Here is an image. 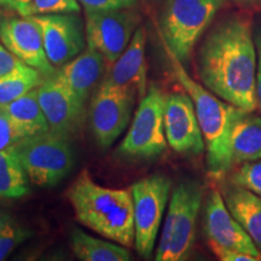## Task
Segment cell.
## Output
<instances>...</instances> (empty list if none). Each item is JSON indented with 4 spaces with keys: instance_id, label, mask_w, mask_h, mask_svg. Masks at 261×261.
Wrapping results in <instances>:
<instances>
[{
    "instance_id": "obj_1",
    "label": "cell",
    "mask_w": 261,
    "mask_h": 261,
    "mask_svg": "<svg viewBox=\"0 0 261 261\" xmlns=\"http://www.w3.org/2000/svg\"><path fill=\"white\" fill-rule=\"evenodd\" d=\"M257 54L252 25L232 16L212 31L198 52L197 73L205 89L247 113L255 112Z\"/></svg>"
},
{
    "instance_id": "obj_2",
    "label": "cell",
    "mask_w": 261,
    "mask_h": 261,
    "mask_svg": "<svg viewBox=\"0 0 261 261\" xmlns=\"http://www.w3.org/2000/svg\"><path fill=\"white\" fill-rule=\"evenodd\" d=\"M67 197L76 219L85 226L121 246L135 244V205L130 189L102 187L84 169Z\"/></svg>"
},
{
    "instance_id": "obj_3",
    "label": "cell",
    "mask_w": 261,
    "mask_h": 261,
    "mask_svg": "<svg viewBox=\"0 0 261 261\" xmlns=\"http://www.w3.org/2000/svg\"><path fill=\"white\" fill-rule=\"evenodd\" d=\"M173 74L194 102L196 115L203 135L208 171L220 178L232 167L231 136L238 120L247 112L225 102L189 76L184 65L168 52Z\"/></svg>"
},
{
    "instance_id": "obj_4",
    "label": "cell",
    "mask_w": 261,
    "mask_h": 261,
    "mask_svg": "<svg viewBox=\"0 0 261 261\" xmlns=\"http://www.w3.org/2000/svg\"><path fill=\"white\" fill-rule=\"evenodd\" d=\"M202 198L203 185L197 180L182 181L174 189L155 253L156 261H182L190 256Z\"/></svg>"
},
{
    "instance_id": "obj_5",
    "label": "cell",
    "mask_w": 261,
    "mask_h": 261,
    "mask_svg": "<svg viewBox=\"0 0 261 261\" xmlns=\"http://www.w3.org/2000/svg\"><path fill=\"white\" fill-rule=\"evenodd\" d=\"M224 4L225 0H166L160 19L166 51L187 63Z\"/></svg>"
},
{
    "instance_id": "obj_6",
    "label": "cell",
    "mask_w": 261,
    "mask_h": 261,
    "mask_svg": "<svg viewBox=\"0 0 261 261\" xmlns=\"http://www.w3.org/2000/svg\"><path fill=\"white\" fill-rule=\"evenodd\" d=\"M12 150L29 181L41 188L60 184L74 167L70 138L51 130L25 137Z\"/></svg>"
},
{
    "instance_id": "obj_7",
    "label": "cell",
    "mask_w": 261,
    "mask_h": 261,
    "mask_svg": "<svg viewBox=\"0 0 261 261\" xmlns=\"http://www.w3.org/2000/svg\"><path fill=\"white\" fill-rule=\"evenodd\" d=\"M166 94L151 85L140 99L128 132L117 152L128 159H155L167 149L165 133Z\"/></svg>"
},
{
    "instance_id": "obj_8",
    "label": "cell",
    "mask_w": 261,
    "mask_h": 261,
    "mask_svg": "<svg viewBox=\"0 0 261 261\" xmlns=\"http://www.w3.org/2000/svg\"><path fill=\"white\" fill-rule=\"evenodd\" d=\"M135 205V247L149 259L163 220L171 191V180L161 174L140 179L130 188Z\"/></svg>"
},
{
    "instance_id": "obj_9",
    "label": "cell",
    "mask_w": 261,
    "mask_h": 261,
    "mask_svg": "<svg viewBox=\"0 0 261 261\" xmlns=\"http://www.w3.org/2000/svg\"><path fill=\"white\" fill-rule=\"evenodd\" d=\"M139 17L128 8L85 11L86 46L99 52L112 65L128 46Z\"/></svg>"
},
{
    "instance_id": "obj_10",
    "label": "cell",
    "mask_w": 261,
    "mask_h": 261,
    "mask_svg": "<svg viewBox=\"0 0 261 261\" xmlns=\"http://www.w3.org/2000/svg\"><path fill=\"white\" fill-rule=\"evenodd\" d=\"M0 41L23 63L45 77L54 76L56 67L48 61L41 31L32 16L0 10Z\"/></svg>"
},
{
    "instance_id": "obj_11",
    "label": "cell",
    "mask_w": 261,
    "mask_h": 261,
    "mask_svg": "<svg viewBox=\"0 0 261 261\" xmlns=\"http://www.w3.org/2000/svg\"><path fill=\"white\" fill-rule=\"evenodd\" d=\"M137 96L99 86L90 108V125L97 144L107 149L122 135L130 121Z\"/></svg>"
},
{
    "instance_id": "obj_12",
    "label": "cell",
    "mask_w": 261,
    "mask_h": 261,
    "mask_svg": "<svg viewBox=\"0 0 261 261\" xmlns=\"http://www.w3.org/2000/svg\"><path fill=\"white\" fill-rule=\"evenodd\" d=\"M32 18L40 28L45 51L54 67H62L85 50L83 19L74 12L34 15Z\"/></svg>"
},
{
    "instance_id": "obj_13",
    "label": "cell",
    "mask_w": 261,
    "mask_h": 261,
    "mask_svg": "<svg viewBox=\"0 0 261 261\" xmlns=\"http://www.w3.org/2000/svg\"><path fill=\"white\" fill-rule=\"evenodd\" d=\"M163 117L167 143L175 152L198 156L204 151L203 135L188 93L166 94Z\"/></svg>"
},
{
    "instance_id": "obj_14",
    "label": "cell",
    "mask_w": 261,
    "mask_h": 261,
    "mask_svg": "<svg viewBox=\"0 0 261 261\" xmlns=\"http://www.w3.org/2000/svg\"><path fill=\"white\" fill-rule=\"evenodd\" d=\"M37 92L51 132L68 138L76 135L84 120L85 106L74 93L55 75L45 77Z\"/></svg>"
},
{
    "instance_id": "obj_15",
    "label": "cell",
    "mask_w": 261,
    "mask_h": 261,
    "mask_svg": "<svg viewBox=\"0 0 261 261\" xmlns=\"http://www.w3.org/2000/svg\"><path fill=\"white\" fill-rule=\"evenodd\" d=\"M204 232L208 243L236 249L261 260V253L241 224L228 211L223 195L213 190L208 195L204 210Z\"/></svg>"
},
{
    "instance_id": "obj_16",
    "label": "cell",
    "mask_w": 261,
    "mask_h": 261,
    "mask_svg": "<svg viewBox=\"0 0 261 261\" xmlns=\"http://www.w3.org/2000/svg\"><path fill=\"white\" fill-rule=\"evenodd\" d=\"M146 31L138 27L128 46L112 64L99 86L135 93L142 99L146 93Z\"/></svg>"
},
{
    "instance_id": "obj_17",
    "label": "cell",
    "mask_w": 261,
    "mask_h": 261,
    "mask_svg": "<svg viewBox=\"0 0 261 261\" xmlns=\"http://www.w3.org/2000/svg\"><path fill=\"white\" fill-rule=\"evenodd\" d=\"M108 65L110 64L99 52L86 47L80 55L60 67L55 76L85 106L94 87L106 76Z\"/></svg>"
},
{
    "instance_id": "obj_18",
    "label": "cell",
    "mask_w": 261,
    "mask_h": 261,
    "mask_svg": "<svg viewBox=\"0 0 261 261\" xmlns=\"http://www.w3.org/2000/svg\"><path fill=\"white\" fill-rule=\"evenodd\" d=\"M223 197L228 211L241 224L261 253V197L246 189L231 184Z\"/></svg>"
},
{
    "instance_id": "obj_19",
    "label": "cell",
    "mask_w": 261,
    "mask_h": 261,
    "mask_svg": "<svg viewBox=\"0 0 261 261\" xmlns=\"http://www.w3.org/2000/svg\"><path fill=\"white\" fill-rule=\"evenodd\" d=\"M250 114H244L233 127L231 136L232 166L261 159V116Z\"/></svg>"
},
{
    "instance_id": "obj_20",
    "label": "cell",
    "mask_w": 261,
    "mask_h": 261,
    "mask_svg": "<svg viewBox=\"0 0 261 261\" xmlns=\"http://www.w3.org/2000/svg\"><path fill=\"white\" fill-rule=\"evenodd\" d=\"M70 247L83 261H129L130 253L125 246L92 237L80 228H71Z\"/></svg>"
},
{
    "instance_id": "obj_21",
    "label": "cell",
    "mask_w": 261,
    "mask_h": 261,
    "mask_svg": "<svg viewBox=\"0 0 261 261\" xmlns=\"http://www.w3.org/2000/svg\"><path fill=\"white\" fill-rule=\"evenodd\" d=\"M0 108L23 127L28 136L50 130L46 117L39 103L37 89L29 91L14 102L0 106Z\"/></svg>"
},
{
    "instance_id": "obj_22",
    "label": "cell",
    "mask_w": 261,
    "mask_h": 261,
    "mask_svg": "<svg viewBox=\"0 0 261 261\" xmlns=\"http://www.w3.org/2000/svg\"><path fill=\"white\" fill-rule=\"evenodd\" d=\"M28 175L12 149L0 151V200H17L29 192Z\"/></svg>"
},
{
    "instance_id": "obj_23",
    "label": "cell",
    "mask_w": 261,
    "mask_h": 261,
    "mask_svg": "<svg viewBox=\"0 0 261 261\" xmlns=\"http://www.w3.org/2000/svg\"><path fill=\"white\" fill-rule=\"evenodd\" d=\"M44 80V75L29 65L3 75L0 76V106L14 102L29 91L37 89Z\"/></svg>"
},
{
    "instance_id": "obj_24",
    "label": "cell",
    "mask_w": 261,
    "mask_h": 261,
    "mask_svg": "<svg viewBox=\"0 0 261 261\" xmlns=\"http://www.w3.org/2000/svg\"><path fill=\"white\" fill-rule=\"evenodd\" d=\"M231 184L246 189L261 197V159L244 162L232 174Z\"/></svg>"
},
{
    "instance_id": "obj_25",
    "label": "cell",
    "mask_w": 261,
    "mask_h": 261,
    "mask_svg": "<svg viewBox=\"0 0 261 261\" xmlns=\"http://www.w3.org/2000/svg\"><path fill=\"white\" fill-rule=\"evenodd\" d=\"M32 234V231L16 224L14 220L0 227V261L5 260L19 244L31 238Z\"/></svg>"
},
{
    "instance_id": "obj_26",
    "label": "cell",
    "mask_w": 261,
    "mask_h": 261,
    "mask_svg": "<svg viewBox=\"0 0 261 261\" xmlns=\"http://www.w3.org/2000/svg\"><path fill=\"white\" fill-rule=\"evenodd\" d=\"M28 133L4 110L0 108V151L12 149Z\"/></svg>"
},
{
    "instance_id": "obj_27",
    "label": "cell",
    "mask_w": 261,
    "mask_h": 261,
    "mask_svg": "<svg viewBox=\"0 0 261 261\" xmlns=\"http://www.w3.org/2000/svg\"><path fill=\"white\" fill-rule=\"evenodd\" d=\"M80 3L77 0H32L28 16L46 14H77Z\"/></svg>"
},
{
    "instance_id": "obj_28",
    "label": "cell",
    "mask_w": 261,
    "mask_h": 261,
    "mask_svg": "<svg viewBox=\"0 0 261 261\" xmlns=\"http://www.w3.org/2000/svg\"><path fill=\"white\" fill-rule=\"evenodd\" d=\"M85 11H103L129 8L136 0H77Z\"/></svg>"
},
{
    "instance_id": "obj_29",
    "label": "cell",
    "mask_w": 261,
    "mask_h": 261,
    "mask_svg": "<svg viewBox=\"0 0 261 261\" xmlns=\"http://www.w3.org/2000/svg\"><path fill=\"white\" fill-rule=\"evenodd\" d=\"M210 247L214 255L221 261H259L254 255L240 252V250L230 249V248L218 246V244H210Z\"/></svg>"
},
{
    "instance_id": "obj_30",
    "label": "cell",
    "mask_w": 261,
    "mask_h": 261,
    "mask_svg": "<svg viewBox=\"0 0 261 261\" xmlns=\"http://www.w3.org/2000/svg\"><path fill=\"white\" fill-rule=\"evenodd\" d=\"M24 65L27 64L16 57L11 51H9L3 42H0V76L21 69Z\"/></svg>"
},
{
    "instance_id": "obj_31",
    "label": "cell",
    "mask_w": 261,
    "mask_h": 261,
    "mask_svg": "<svg viewBox=\"0 0 261 261\" xmlns=\"http://www.w3.org/2000/svg\"><path fill=\"white\" fill-rule=\"evenodd\" d=\"M32 0H0V9L12 11L22 16H28Z\"/></svg>"
},
{
    "instance_id": "obj_32",
    "label": "cell",
    "mask_w": 261,
    "mask_h": 261,
    "mask_svg": "<svg viewBox=\"0 0 261 261\" xmlns=\"http://www.w3.org/2000/svg\"><path fill=\"white\" fill-rule=\"evenodd\" d=\"M256 54H257V69H256V102L261 110V31H257L254 35Z\"/></svg>"
},
{
    "instance_id": "obj_33",
    "label": "cell",
    "mask_w": 261,
    "mask_h": 261,
    "mask_svg": "<svg viewBox=\"0 0 261 261\" xmlns=\"http://www.w3.org/2000/svg\"><path fill=\"white\" fill-rule=\"evenodd\" d=\"M12 220L14 219H12V217L9 213L0 211V227L5 226L6 224H9L10 221H12Z\"/></svg>"
},
{
    "instance_id": "obj_34",
    "label": "cell",
    "mask_w": 261,
    "mask_h": 261,
    "mask_svg": "<svg viewBox=\"0 0 261 261\" xmlns=\"http://www.w3.org/2000/svg\"><path fill=\"white\" fill-rule=\"evenodd\" d=\"M236 2L237 4H242V5H252V4H259L261 3V0H233Z\"/></svg>"
}]
</instances>
